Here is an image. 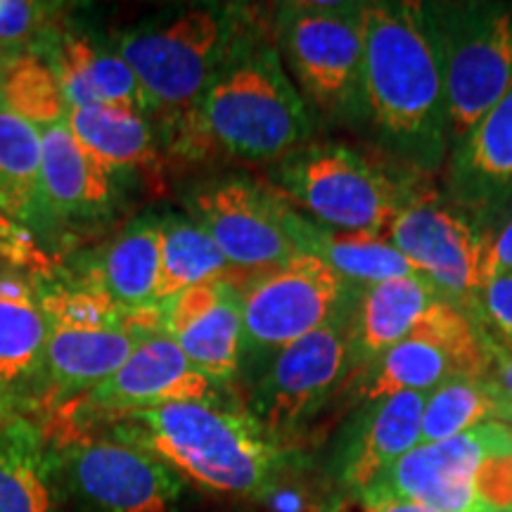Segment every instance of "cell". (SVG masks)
<instances>
[{
	"instance_id": "5b68a950",
	"label": "cell",
	"mask_w": 512,
	"mask_h": 512,
	"mask_svg": "<svg viewBox=\"0 0 512 512\" xmlns=\"http://www.w3.org/2000/svg\"><path fill=\"white\" fill-rule=\"evenodd\" d=\"M366 494L434 512H512V425L489 420L439 444L415 446Z\"/></svg>"
},
{
	"instance_id": "cb8c5ba5",
	"label": "cell",
	"mask_w": 512,
	"mask_h": 512,
	"mask_svg": "<svg viewBox=\"0 0 512 512\" xmlns=\"http://www.w3.org/2000/svg\"><path fill=\"white\" fill-rule=\"evenodd\" d=\"M55 439L31 418L0 425V512H60Z\"/></svg>"
},
{
	"instance_id": "277c9868",
	"label": "cell",
	"mask_w": 512,
	"mask_h": 512,
	"mask_svg": "<svg viewBox=\"0 0 512 512\" xmlns=\"http://www.w3.org/2000/svg\"><path fill=\"white\" fill-rule=\"evenodd\" d=\"M249 29L247 12L235 5H188L121 31L114 48L140 81L150 112L181 124Z\"/></svg>"
},
{
	"instance_id": "74e56055",
	"label": "cell",
	"mask_w": 512,
	"mask_h": 512,
	"mask_svg": "<svg viewBox=\"0 0 512 512\" xmlns=\"http://www.w3.org/2000/svg\"><path fill=\"white\" fill-rule=\"evenodd\" d=\"M19 55H12V53H5V50H0V91H3L5 81H8V74L12 69V64H15Z\"/></svg>"
},
{
	"instance_id": "9a60e30c",
	"label": "cell",
	"mask_w": 512,
	"mask_h": 512,
	"mask_svg": "<svg viewBox=\"0 0 512 512\" xmlns=\"http://www.w3.org/2000/svg\"><path fill=\"white\" fill-rule=\"evenodd\" d=\"M207 399H214V384L192 366L174 339L157 330L140 339L117 373L55 413L62 415L69 434L74 427L88 430L95 422L105 425L126 413L164 403Z\"/></svg>"
},
{
	"instance_id": "83f0119b",
	"label": "cell",
	"mask_w": 512,
	"mask_h": 512,
	"mask_svg": "<svg viewBox=\"0 0 512 512\" xmlns=\"http://www.w3.org/2000/svg\"><path fill=\"white\" fill-rule=\"evenodd\" d=\"M233 266L209 238L207 230L197 226L188 214L162 216L159 230V283L155 304L164 306L183 292L214 280H238Z\"/></svg>"
},
{
	"instance_id": "7402d4cb",
	"label": "cell",
	"mask_w": 512,
	"mask_h": 512,
	"mask_svg": "<svg viewBox=\"0 0 512 512\" xmlns=\"http://www.w3.org/2000/svg\"><path fill=\"white\" fill-rule=\"evenodd\" d=\"M43 60L50 64L60 83L67 110L76 107H114L138 114H150L140 81L128 62L88 34L76 31H53L41 43Z\"/></svg>"
},
{
	"instance_id": "4dcf8cb0",
	"label": "cell",
	"mask_w": 512,
	"mask_h": 512,
	"mask_svg": "<svg viewBox=\"0 0 512 512\" xmlns=\"http://www.w3.org/2000/svg\"><path fill=\"white\" fill-rule=\"evenodd\" d=\"M3 100L19 117L31 121L36 128L67 119V102L50 64L36 53H22L12 64L5 81Z\"/></svg>"
},
{
	"instance_id": "8992f818",
	"label": "cell",
	"mask_w": 512,
	"mask_h": 512,
	"mask_svg": "<svg viewBox=\"0 0 512 512\" xmlns=\"http://www.w3.org/2000/svg\"><path fill=\"white\" fill-rule=\"evenodd\" d=\"M266 183L313 223L373 233H384L418 192L413 183L342 143L299 147L271 164Z\"/></svg>"
},
{
	"instance_id": "d6a6232c",
	"label": "cell",
	"mask_w": 512,
	"mask_h": 512,
	"mask_svg": "<svg viewBox=\"0 0 512 512\" xmlns=\"http://www.w3.org/2000/svg\"><path fill=\"white\" fill-rule=\"evenodd\" d=\"M0 261H5L15 271L22 268L43 278H50L55 268L50 254L36 240L34 230L19 226L5 214H0Z\"/></svg>"
},
{
	"instance_id": "d590c367",
	"label": "cell",
	"mask_w": 512,
	"mask_h": 512,
	"mask_svg": "<svg viewBox=\"0 0 512 512\" xmlns=\"http://www.w3.org/2000/svg\"><path fill=\"white\" fill-rule=\"evenodd\" d=\"M318 512H434L422 508V505L408 503V501H396V498H384V496H335L330 503H325Z\"/></svg>"
},
{
	"instance_id": "7a4b0ae2",
	"label": "cell",
	"mask_w": 512,
	"mask_h": 512,
	"mask_svg": "<svg viewBox=\"0 0 512 512\" xmlns=\"http://www.w3.org/2000/svg\"><path fill=\"white\" fill-rule=\"evenodd\" d=\"M313 138V112L287 74L273 38L249 29L219 74L178 124L183 152H221L249 162H278Z\"/></svg>"
},
{
	"instance_id": "9c48e42d",
	"label": "cell",
	"mask_w": 512,
	"mask_h": 512,
	"mask_svg": "<svg viewBox=\"0 0 512 512\" xmlns=\"http://www.w3.org/2000/svg\"><path fill=\"white\" fill-rule=\"evenodd\" d=\"M242 304V358H271L342 316L356 287L313 254L238 280Z\"/></svg>"
},
{
	"instance_id": "ac0fdd59",
	"label": "cell",
	"mask_w": 512,
	"mask_h": 512,
	"mask_svg": "<svg viewBox=\"0 0 512 512\" xmlns=\"http://www.w3.org/2000/svg\"><path fill=\"white\" fill-rule=\"evenodd\" d=\"M162 330L214 387L233 382L242 366L238 280L197 285L164 304Z\"/></svg>"
},
{
	"instance_id": "f546056e",
	"label": "cell",
	"mask_w": 512,
	"mask_h": 512,
	"mask_svg": "<svg viewBox=\"0 0 512 512\" xmlns=\"http://www.w3.org/2000/svg\"><path fill=\"white\" fill-rule=\"evenodd\" d=\"M498 420V406L484 380H451L427 394L420 446L458 437L482 422Z\"/></svg>"
},
{
	"instance_id": "8fae6325",
	"label": "cell",
	"mask_w": 512,
	"mask_h": 512,
	"mask_svg": "<svg viewBox=\"0 0 512 512\" xmlns=\"http://www.w3.org/2000/svg\"><path fill=\"white\" fill-rule=\"evenodd\" d=\"M349 311L280 349L249 392L247 413L283 446L347 387Z\"/></svg>"
},
{
	"instance_id": "ba28073f",
	"label": "cell",
	"mask_w": 512,
	"mask_h": 512,
	"mask_svg": "<svg viewBox=\"0 0 512 512\" xmlns=\"http://www.w3.org/2000/svg\"><path fill=\"white\" fill-rule=\"evenodd\" d=\"M430 10L444 50L453 150L512 88V3H430Z\"/></svg>"
},
{
	"instance_id": "6da1fadb",
	"label": "cell",
	"mask_w": 512,
	"mask_h": 512,
	"mask_svg": "<svg viewBox=\"0 0 512 512\" xmlns=\"http://www.w3.org/2000/svg\"><path fill=\"white\" fill-rule=\"evenodd\" d=\"M363 124L418 174L448 159L444 50L430 3H363Z\"/></svg>"
},
{
	"instance_id": "1f68e13d",
	"label": "cell",
	"mask_w": 512,
	"mask_h": 512,
	"mask_svg": "<svg viewBox=\"0 0 512 512\" xmlns=\"http://www.w3.org/2000/svg\"><path fill=\"white\" fill-rule=\"evenodd\" d=\"M62 5L34 0H0V50L22 55L27 46L43 43L55 31Z\"/></svg>"
},
{
	"instance_id": "4fadbf2b",
	"label": "cell",
	"mask_w": 512,
	"mask_h": 512,
	"mask_svg": "<svg viewBox=\"0 0 512 512\" xmlns=\"http://www.w3.org/2000/svg\"><path fill=\"white\" fill-rule=\"evenodd\" d=\"M384 235L448 304L475 318L489 245V238L479 233L475 223L432 192L418 190Z\"/></svg>"
},
{
	"instance_id": "ffe728a7",
	"label": "cell",
	"mask_w": 512,
	"mask_h": 512,
	"mask_svg": "<svg viewBox=\"0 0 512 512\" xmlns=\"http://www.w3.org/2000/svg\"><path fill=\"white\" fill-rule=\"evenodd\" d=\"M145 335L150 332L128 323V316L110 325L48 323L43 408L60 411L112 377Z\"/></svg>"
},
{
	"instance_id": "3957f363",
	"label": "cell",
	"mask_w": 512,
	"mask_h": 512,
	"mask_svg": "<svg viewBox=\"0 0 512 512\" xmlns=\"http://www.w3.org/2000/svg\"><path fill=\"white\" fill-rule=\"evenodd\" d=\"M107 437L138 446L183 482L230 498L268 496L290 470V451L247 411L176 401L105 422Z\"/></svg>"
},
{
	"instance_id": "52a82bcc",
	"label": "cell",
	"mask_w": 512,
	"mask_h": 512,
	"mask_svg": "<svg viewBox=\"0 0 512 512\" xmlns=\"http://www.w3.org/2000/svg\"><path fill=\"white\" fill-rule=\"evenodd\" d=\"M273 34L311 112L363 124V3H285Z\"/></svg>"
},
{
	"instance_id": "7c38bea8",
	"label": "cell",
	"mask_w": 512,
	"mask_h": 512,
	"mask_svg": "<svg viewBox=\"0 0 512 512\" xmlns=\"http://www.w3.org/2000/svg\"><path fill=\"white\" fill-rule=\"evenodd\" d=\"M183 204L238 275L264 273L302 254L287 230L290 204L268 183L242 174L204 178Z\"/></svg>"
},
{
	"instance_id": "44dd1931",
	"label": "cell",
	"mask_w": 512,
	"mask_h": 512,
	"mask_svg": "<svg viewBox=\"0 0 512 512\" xmlns=\"http://www.w3.org/2000/svg\"><path fill=\"white\" fill-rule=\"evenodd\" d=\"M446 190L456 207L494 214L512 207V88L448 152Z\"/></svg>"
},
{
	"instance_id": "e0dca14e",
	"label": "cell",
	"mask_w": 512,
	"mask_h": 512,
	"mask_svg": "<svg viewBox=\"0 0 512 512\" xmlns=\"http://www.w3.org/2000/svg\"><path fill=\"white\" fill-rule=\"evenodd\" d=\"M46 339L38 285L15 268L0 271V425L43 408Z\"/></svg>"
},
{
	"instance_id": "4316f807",
	"label": "cell",
	"mask_w": 512,
	"mask_h": 512,
	"mask_svg": "<svg viewBox=\"0 0 512 512\" xmlns=\"http://www.w3.org/2000/svg\"><path fill=\"white\" fill-rule=\"evenodd\" d=\"M67 126L114 176L157 178L162 171L157 138L145 114L114 107H76L67 110Z\"/></svg>"
},
{
	"instance_id": "8d00e7d4",
	"label": "cell",
	"mask_w": 512,
	"mask_h": 512,
	"mask_svg": "<svg viewBox=\"0 0 512 512\" xmlns=\"http://www.w3.org/2000/svg\"><path fill=\"white\" fill-rule=\"evenodd\" d=\"M505 273H512V219L498 230L494 238H489L482 266V283L486 285L489 280Z\"/></svg>"
},
{
	"instance_id": "603a6c76",
	"label": "cell",
	"mask_w": 512,
	"mask_h": 512,
	"mask_svg": "<svg viewBox=\"0 0 512 512\" xmlns=\"http://www.w3.org/2000/svg\"><path fill=\"white\" fill-rule=\"evenodd\" d=\"M441 302L446 299L425 275H403L356 287L349 311V382L411 335Z\"/></svg>"
},
{
	"instance_id": "2e32d148",
	"label": "cell",
	"mask_w": 512,
	"mask_h": 512,
	"mask_svg": "<svg viewBox=\"0 0 512 512\" xmlns=\"http://www.w3.org/2000/svg\"><path fill=\"white\" fill-rule=\"evenodd\" d=\"M430 392H403L370 401L344 422L332 444L328 475L339 496H358L420 446V422Z\"/></svg>"
},
{
	"instance_id": "d6986e66",
	"label": "cell",
	"mask_w": 512,
	"mask_h": 512,
	"mask_svg": "<svg viewBox=\"0 0 512 512\" xmlns=\"http://www.w3.org/2000/svg\"><path fill=\"white\" fill-rule=\"evenodd\" d=\"M41 226L95 221L117 202V176L83 147L67 119L41 126Z\"/></svg>"
},
{
	"instance_id": "484cf974",
	"label": "cell",
	"mask_w": 512,
	"mask_h": 512,
	"mask_svg": "<svg viewBox=\"0 0 512 512\" xmlns=\"http://www.w3.org/2000/svg\"><path fill=\"white\" fill-rule=\"evenodd\" d=\"M159 230L162 216L157 214L131 219L102 247L81 280L100 287L126 313L157 306Z\"/></svg>"
},
{
	"instance_id": "f1b7e54d",
	"label": "cell",
	"mask_w": 512,
	"mask_h": 512,
	"mask_svg": "<svg viewBox=\"0 0 512 512\" xmlns=\"http://www.w3.org/2000/svg\"><path fill=\"white\" fill-rule=\"evenodd\" d=\"M0 214L41 226V131L0 95Z\"/></svg>"
},
{
	"instance_id": "5bb4252c",
	"label": "cell",
	"mask_w": 512,
	"mask_h": 512,
	"mask_svg": "<svg viewBox=\"0 0 512 512\" xmlns=\"http://www.w3.org/2000/svg\"><path fill=\"white\" fill-rule=\"evenodd\" d=\"M64 486L95 512H174L183 479L143 448L74 434L57 444Z\"/></svg>"
},
{
	"instance_id": "836d02e7",
	"label": "cell",
	"mask_w": 512,
	"mask_h": 512,
	"mask_svg": "<svg viewBox=\"0 0 512 512\" xmlns=\"http://www.w3.org/2000/svg\"><path fill=\"white\" fill-rule=\"evenodd\" d=\"M475 320L484 332L512 347V273L489 280L479 292Z\"/></svg>"
},
{
	"instance_id": "30bf717a",
	"label": "cell",
	"mask_w": 512,
	"mask_h": 512,
	"mask_svg": "<svg viewBox=\"0 0 512 512\" xmlns=\"http://www.w3.org/2000/svg\"><path fill=\"white\" fill-rule=\"evenodd\" d=\"M489 339L482 325L453 304L430 316L347 387L358 406L403 392H432L451 380H482L489 373Z\"/></svg>"
},
{
	"instance_id": "d4e9b609",
	"label": "cell",
	"mask_w": 512,
	"mask_h": 512,
	"mask_svg": "<svg viewBox=\"0 0 512 512\" xmlns=\"http://www.w3.org/2000/svg\"><path fill=\"white\" fill-rule=\"evenodd\" d=\"M287 230L302 254H313L349 285L366 287L382 280L420 275L384 233L373 230H337L320 226L290 207Z\"/></svg>"
},
{
	"instance_id": "e575fe53",
	"label": "cell",
	"mask_w": 512,
	"mask_h": 512,
	"mask_svg": "<svg viewBox=\"0 0 512 512\" xmlns=\"http://www.w3.org/2000/svg\"><path fill=\"white\" fill-rule=\"evenodd\" d=\"M484 330V328H482ZM489 339V373L482 380L489 387L491 396H494L498 406V420L505 425H512V347H505L503 342H498L486 332Z\"/></svg>"
}]
</instances>
